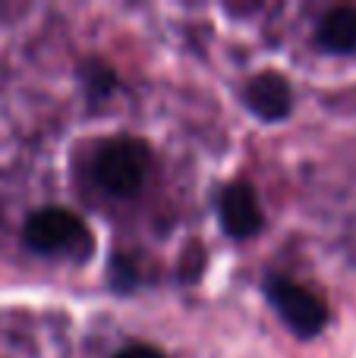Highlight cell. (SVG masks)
Listing matches in <instances>:
<instances>
[{"instance_id": "1", "label": "cell", "mask_w": 356, "mask_h": 358, "mask_svg": "<svg viewBox=\"0 0 356 358\" xmlns=\"http://www.w3.org/2000/svg\"><path fill=\"white\" fill-rule=\"evenodd\" d=\"M151 151L139 138H111L95 157V179L114 195H132L145 182Z\"/></svg>"}, {"instance_id": "2", "label": "cell", "mask_w": 356, "mask_h": 358, "mask_svg": "<svg viewBox=\"0 0 356 358\" xmlns=\"http://www.w3.org/2000/svg\"><path fill=\"white\" fill-rule=\"evenodd\" d=\"M265 292H268V302L275 305V311L284 317V324L296 336H306L309 340V336L322 334V327L328 321V311L309 289H303V286L290 283L284 277H271Z\"/></svg>"}, {"instance_id": "3", "label": "cell", "mask_w": 356, "mask_h": 358, "mask_svg": "<svg viewBox=\"0 0 356 358\" xmlns=\"http://www.w3.org/2000/svg\"><path fill=\"white\" fill-rule=\"evenodd\" d=\"M218 217L224 233L233 236V239H249L262 229V208H259L256 192L246 182H233L221 192Z\"/></svg>"}, {"instance_id": "4", "label": "cell", "mask_w": 356, "mask_h": 358, "mask_svg": "<svg viewBox=\"0 0 356 358\" xmlns=\"http://www.w3.org/2000/svg\"><path fill=\"white\" fill-rule=\"evenodd\" d=\"M79 233H82L79 217L69 214L67 208H41L25 223V242H29V248H35V252L63 248Z\"/></svg>"}, {"instance_id": "5", "label": "cell", "mask_w": 356, "mask_h": 358, "mask_svg": "<svg viewBox=\"0 0 356 358\" xmlns=\"http://www.w3.org/2000/svg\"><path fill=\"white\" fill-rule=\"evenodd\" d=\"M246 104H249V110L256 113L259 120L278 123V120H284L290 113V107H294L290 82L284 79L281 73H271V69L256 76V79L249 82V88H246Z\"/></svg>"}, {"instance_id": "6", "label": "cell", "mask_w": 356, "mask_h": 358, "mask_svg": "<svg viewBox=\"0 0 356 358\" xmlns=\"http://www.w3.org/2000/svg\"><path fill=\"white\" fill-rule=\"evenodd\" d=\"M319 44L331 54L356 50V6H338L319 25Z\"/></svg>"}, {"instance_id": "7", "label": "cell", "mask_w": 356, "mask_h": 358, "mask_svg": "<svg viewBox=\"0 0 356 358\" xmlns=\"http://www.w3.org/2000/svg\"><path fill=\"white\" fill-rule=\"evenodd\" d=\"M88 82H92V88L111 92L114 88V73L107 66H101V63H88Z\"/></svg>"}, {"instance_id": "8", "label": "cell", "mask_w": 356, "mask_h": 358, "mask_svg": "<svg viewBox=\"0 0 356 358\" xmlns=\"http://www.w3.org/2000/svg\"><path fill=\"white\" fill-rule=\"evenodd\" d=\"M202 264H205V255H202V248H199V245H193V248L186 252L183 277H186V280H196V277H199V271H202Z\"/></svg>"}, {"instance_id": "9", "label": "cell", "mask_w": 356, "mask_h": 358, "mask_svg": "<svg viewBox=\"0 0 356 358\" xmlns=\"http://www.w3.org/2000/svg\"><path fill=\"white\" fill-rule=\"evenodd\" d=\"M117 358H164V355L155 346H126L123 352H117Z\"/></svg>"}]
</instances>
